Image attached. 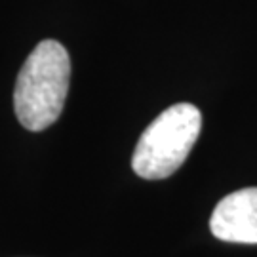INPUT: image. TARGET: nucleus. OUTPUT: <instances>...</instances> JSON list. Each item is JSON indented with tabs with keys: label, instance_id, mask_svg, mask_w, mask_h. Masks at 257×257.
Wrapping results in <instances>:
<instances>
[{
	"label": "nucleus",
	"instance_id": "2",
	"mask_svg": "<svg viewBox=\"0 0 257 257\" xmlns=\"http://www.w3.org/2000/svg\"><path fill=\"white\" fill-rule=\"evenodd\" d=\"M202 128V114L191 103H177L160 112L139 138L132 168L143 179H166L193 151Z\"/></svg>",
	"mask_w": 257,
	"mask_h": 257
},
{
	"label": "nucleus",
	"instance_id": "1",
	"mask_svg": "<svg viewBox=\"0 0 257 257\" xmlns=\"http://www.w3.org/2000/svg\"><path fill=\"white\" fill-rule=\"evenodd\" d=\"M71 82V59L57 40H42L23 63L14 90L21 126L42 132L59 118Z\"/></svg>",
	"mask_w": 257,
	"mask_h": 257
},
{
	"label": "nucleus",
	"instance_id": "3",
	"mask_svg": "<svg viewBox=\"0 0 257 257\" xmlns=\"http://www.w3.org/2000/svg\"><path fill=\"white\" fill-rule=\"evenodd\" d=\"M213 236L236 244H257V187L225 196L211 213Z\"/></svg>",
	"mask_w": 257,
	"mask_h": 257
}]
</instances>
